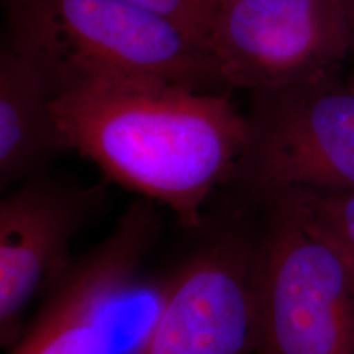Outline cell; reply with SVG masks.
<instances>
[{"mask_svg":"<svg viewBox=\"0 0 354 354\" xmlns=\"http://www.w3.org/2000/svg\"><path fill=\"white\" fill-rule=\"evenodd\" d=\"M161 230L156 205L136 198L112 232L73 259L39 300L10 354H131L127 315Z\"/></svg>","mask_w":354,"mask_h":354,"instance_id":"5","label":"cell"},{"mask_svg":"<svg viewBox=\"0 0 354 354\" xmlns=\"http://www.w3.org/2000/svg\"><path fill=\"white\" fill-rule=\"evenodd\" d=\"M203 236L158 287L131 354H254L256 230L234 218Z\"/></svg>","mask_w":354,"mask_h":354,"instance_id":"6","label":"cell"},{"mask_svg":"<svg viewBox=\"0 0 354 354\" xmlns=\"http://www.w3.org/2000/svg\"><path fill=\"white\" fill-rule=\"evenodd\" d=\"M215 2H218V0H215Z\"/></svg>","mask_w":354,"mask_h":354,"instance_id":"14","label":"cell"},{"mask_svg":"<svg viewBox=\"0 0 354 354\" xmlns=\"http://www.w3.org/2000/svg\"><path fill=\"white\" fill-rule=\"evenodd\" d=\"M310 221L354 269V190H292Z\"/></svg>","mask_w":354,"mask_h":354,"instance_id":"10","label":"cell"},{"mask_svg":"<svg viewBox=\"0 0 354 354\" xmlns=\"http://www.w3.org/2000/svg\"><path fill=\"white\" fill-rule=\"evenodd\" d=\"M7 38L53 92L110 82L221 86L201 39L171 19L122 0H8Z\"/></svg>","mask_w":354,"mask_h":354,"instance_id":"2","label":"cell"},{"mask_svg":"<svg viewBox=\"0 0 354 354\" xmlns=\"http://www.w3.org/2000/svg\"><path fill=\"white\" fill-rule=\"evenodd\" d=\"M53 87L8 38L0 41V196L64 151L53 117Z\"/></svg>","mask_w":354,"mask_h":354,"instance_id":"9","label":"cell"},{"mask_svg":"<svg viewBox=\"0 0 354 354\" xmlns=\"http://www.w3.org/2000/svg\"><path fill=\"white\" fill-rule=\"evenodd\" d=\"M64 151L110 183L201 228L246 143V115L221 92L166 82L88 84L53 92Z\"/></svg>","mask_w":354,"mask_h":354,"instance_id":"1","label":"cell"},{"mask_svg":"<svg viewBox=\"0 0 354 354\" xmlns=\"http://www.w3.org/2000/svg\"><path fill=\"white\" fill-rule=\"evenodd\" d=\"M131 6L146 8L158 15L171 19L184 26L203 44L207 26L216 6L215 0H122Z\"/></svg>","mask_w":354,"mask_h":354,"instance_id":"11","label":"cell"},{"mask_svg":"<svg viewBox=\"0 0 354 354\" xmlns=\"http://www.w3.org/2000/svg\"><path fill=\"white\" fill-rule=\"evenodd\" d=\"M348 82H349V86H351V87L354 88V71L351 73V76L348 77Z\"/></svg>","mask_w":354,"mask_h":354,"instance_id":"13","label":"cell"},{"mask_svg":"<svg viewBox=\"0 0 354 354\" xmlns=\"http://www.w3.org/2000/svg\"><path fill=\"white\" fill-rule=\"evenodd\" d=\"M99 189L41 171L0 196V344L66 271L71 246L99 205Z\"/></svg>","mask_w":354,"mask_h":354,"instance_id":"8","label":"cell"},{"mask_svg":"<svg viewBox=\"0 0 354 354\" xmlns=\"http://www.w3.org/2000/svg\"><path fill=\"white\" fill-rule=\"evenodd\" d=\"M246 143L228 185L246 201L279 190H354V88L338 71L251 92Z\"/></svg>","mask_w":354,"mask_h":354,"instance_id":"4","label":"cell"},{"mask_svg":"<svg viewBox=\"0 0 354 354\" xmlns=\"http://www.w3.org/2000/svg\"><path fill=\"white\" fill-rule=\"evenodd\" d=\"M250 202L261 210L254 354H354V269L292 190Z\"/></svg>","mask_w":354,"mask_h":354,"instance_id":"3","label":"cell"},{"mask_svg":"<svg viewBox=\"0 0 354 354\" xmlns=\"http://www.w3.org/2000/svg\"><path fill=\"white\" fill-rule=\"evenodd\" d=\"M203 48L221 88L251 94L335 73L351 38L339 0H218Z\"/></svg>","mask_w":354,"mask_h":354,"instance_id":"7","label":"cell"},{"mask_svg":"<svg viewBox=\"0 0 354 354\" xmlns=\"http://www.w3.org/2000/svg\"><path fill=\"white\" fill-rule=\"evenodd\" d=\"M343 6L344 17L349 30V38H351V53L354 55V0H339Z\"/></svg>","mask_w":354,"mask_h":354,"instance_id":"12","label":"cell"}]
</instances>
